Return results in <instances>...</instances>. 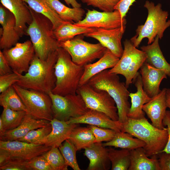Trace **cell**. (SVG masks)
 Returning <instances> with one entry per match:
<instances>
[{
    "label": "cell",
    "instance_id": "603a6c76",
    "mask_svg": "<svg viewBox=\"0 0 170 170\" xmlns=\"http://www.w3.org/2000/svg\"><path fill=\"white\" fill-rule=\"evenodd\" d=\"M50 122L46 120L36 119L26 112L22 122L18 127L0 133V140H18L31 130L44 127Z\"/></svg>",
    "mask_w": 170,
    "mask_h": 170
},
{
    "label": "cell",
    "instance_id": "44dd1931",
    "mask_svg": "<svg viewBox=\"0 0 170 170\" xmlns=\"http://www.w3.org/2000/svg\"><path fill=\"white\" fill-rule=\"evenodd\" d=\"M137 92L130 93L129 97L131 99V104L127 114L128 118L137 119L144 117V112L143 110V105L151 99L144 91L143 86L141 77L138 72L133 79Z\"/></svg>",
    "mask_w": 170,
    "mask_h": 170
},
{
    "label": "cell",
    "instance_id": "ba28073f",
    "mask_svg": "<svg viewBox=\"0 0 170 170\" xmlns=\"http://www.w3.org/2000/svg\"><path fill=\"white\" fill-rule=\"evenodd\" d=\"M123 45L121 57L116 64L108 71L111 73L123 76L126 79V86L128 88L138 70L145 62L146 58L144 53L137 49L130 40L126 39Z\"/></svg>",
    "mask_w": 170,
    "mask_h": 170
},
{
    "label": "cell",
    "instance_id": "83f0119b",
    "mask_svg": "<svg viewBox=\"0 0 170 170\" xmlns=\"http://www.w3.org/2000/svg\"><path fill=\"white\" fill-rule=\"evenodd\" d=\"M64 21L73 23L81 20L85 13L81 8L68 7L59 0H46Z\"/></svg>",
    "mask_w": 170,
    "mask_h": 170
},
{
    "label": "cell",
    "instance_id": "d590c367",
    "mask_svg": "<svg viewBox=\"0 0 170 170\" xmlns=\"http://www.w3.org/2000/svg\"><path fill=\"white\" fill-rule=\"evenodd\" d=\"M68 166L74 170H80L76 158V152L77 151L74 144L68 139H66L59 147Z\"/></svg>",
    "mask_w": 170,
    "mask_h": 170
},
{
    "label": "cell",
    "instance_id": "60d3db41",
    "mask_svg": "<svg viewBox=\"0 0 170 170\" xmlns=\"http://www.w3.org/2000/svg\"><path fill=\"white\" fill-rule=\"evenodd\" d=\"M28 161L21 158L11 156L4 165L0 167V170H30Z\"/></svg>",
    "mask_w": 170,
    "mask_h": 170
},
{
    "label": "cell",
    "instance_id": "f6af8a7d",
    "mask_svg": "<svg viewBox=\"0 0 170 170\" xmlns=\"http://www.w3.org/2000/svg\"><path fill=\"white\" fill-rule=\"evenodd\" d=\"M157 155L160 170H170V153L162 152Z\"/></svg>",
    "mask_w": 170,
    "mask_h": 170
},
{
    "label": "cell",
    "instance_id": "b9f144b4",
    "mask_svg": "<svg viewBox=\"0 0 170 170\" xmlns=\"http://www.w3.org/2000/svg\"><path fill=\"white\" fill-rule=\"evenodd\" d=\"M20 74L14 72L0 76V92H3L19 81Z\"/></svg>",
    "mask_w": 170,
    "mask_h": 170
},
{
    "label": "cell",
    "instance_id": "4dcf8cb0",
    "mask_svg": "<svg viewBox=\"0 0 170 170\" xmlns=\"http://www.w3.org/2000/svg\"><path fill=\"white\" fill-rule=\"evenodd\" d=\"M75 146L77 151L84 149L95 142V138L89 127H75L68 139Z\"/></svg>",
    "mask_w": 170,
    "mask_h": 170
},
{
    "label": "cell",
    "instance_id": "d6986e66",
    "mask_svg": "<svg viewBox=\"0 0 170 170\" xmlns=\"http://www.w3.org/2000/svg\"><path fill=\"white\" fill-rule=\"evenodd\" d=\"M139 72L143 89L150 98L160 92V84L167 76L164 71L156 68L145 62L140 68Z\"/></svg>",
    "mask_w": 170,
    "mask_h": 170
},
{
    "label": "cell",
    "instance_id": "52a82bcc",
    "mask_svg": "<svg viewBox=\"0 0 170 170\" xmlns=\"http://www.w3.org/2000/svg\"><path fill=\"white\" fill-rule=\"evenodd\" d=\"M13 86L26 107L27 113L36 119L50 122L53 119L52 102L48 94L15 84Z\"/></svg>",
    "mask_w": 170,
    "mask_h": 170
},
{
    "label": "cell",
    "instance_id": "f35d334b",
    "mask_svg": "<svg viewBox=\"0 0 170 170\" xmlns=\"http://www.w3.org/2000/svg\"><path fill=\"white\" fill-rule=\"evenodd\" d=\"M95 138L96 142H107L111 140L114 137L116 132L109 128L98 127L90 125L88 126Z\"/></svg>",
    "mask_w": 170,
    "mask_h": 170
},
{
    "label": "cell",
    "instance_id": "cb8c5ba5",
    "mask_svg": "<svg viewBox=\"0 0 170 170\" xmlns=\"http://www.w3.org/2000/svg\"><path fill=\"white\" fill-rule=\"evenodd\" d=\"M120 58L107 49L103 55L97 62L83 66L84 71L80 82V86L86 84L92 77L109 68H112Z\"/></svg>",
    "mask_w": 170,
    "mask_h": 170
},
{
    "label": "cell",
    "instance_id": "9a60e30c",
    "mask_svg": "<svg viewBox=\"0 0 170 170\" xmlns=\"http://www.w3.org/2000/svg\"><path fill=\"white\" fill-rule=\"evenodd\" d=\"M125 28L120 27L111 29L95 28L93 31L83 35L97 40L103 46L120 58L123 51L121 40Z\"/></svg>",
    "mask_w": 170,
    "mask_h": 170
},
{
    "label": "cell",
    "instance_id": "d4e9b609",
    "mask_svg": "<svg viewBox=\"0 0 170 170\" xmlns=\"http://www.w3.org/2000/svg\"><path fill=\"white\" fill-rule=\"evenodd\" d=\"M50 123L52 130L45 139L44 144L51 148H59L68 139L73 130L78 126V124H69L66 122L54 118Z\"/></svg>",
    "mask_w": 170,
    "mask_h": 170
},
{
    "label": "cell",
    "instance_id": "f546056e",
    "mask_svg": "<svg viewBox=\"0 0 170 170\" xmlns=\"http://www.w3.org/2000/svg\"><path fill=\"white\" fill-rule=\"evenodd\" d=\"M105 147L113 146L131 150L139 147H144V142L134 138L129 133L121 131H116L113 138L110 141L102 143Z\"/></svg>",
    "mask_w": 170,
    "mask_h": 170
},
{
    "label": "cell",
    "instance_id": "74e56055",
    "mask_svg": "<svg viewBox=\"0 0 170 170\" xmlns=\"http://www.w3.org/2000/svg\"><path fill=\"white\" fill-rule=\"evenodd\" d=\"M58 148H52L42 155L48 161L52 170H67L68 166Z\"/></svg>",
    "mask_w": 170,
    "mask_h": 170
},
{
    "label": "cell",
    "instance_id": "7bdbcfd3",
    "mask_svg": "<svg viewBox=\"0 0 170 170\" xmlns=\"http://www.w3.org/2000/svg\"><path fill=\"white\" fill-rule=\"evenodd\" d=\"M30 170H52L46 160L42 156L34 157L28 162Z\"/></svg>",
    "mask_w": 170,
    "mask_h": 170
},
{
    "label": "cell",
    "instance_id": "f1b7e54d",
    "mask_svg": "<svg viewBox=\"0 0 170 170\" xmlns=\"http://www.w3.org/2000/svg\"><path fill=\"white\" fill-rule=\"evenodd\" d=\"M35 12L49 19L53 23L54 30L66 22L63 21L46 0H23Z\"/></svg>",
    "mask_w": 170,
    "mask_h": 170
},
{
    "label": "cell",
    "instance_id": "d6a6232c",
    "mask_svg": "<svg viewBox=\"0 0 170 170\" xmlns=\"http://www.w3.org/2000/svg\"><path fill=\"white\" fill-rule=\"evenodd\" d=\"M108 156L112 170H128L131 164L130 150L108 149Z\"/></svg>",
    "mask_w": 170,
    "mask_h": 170
},
{
    "label": "cell",
    "instance_id": "c3c4849f",
    "mask_svg": "<svg viewBox=\"0 0 170 170\" xmlns=\"http://www.w3.org/2000/svg\"><path fill=\"white\" fill-rule=\"evenodd\" d=\"M11 157L10 155L7 150L0 149V167L7 163Z\"/></svg>",
    "mask_w": 170,
    "mask_h": 170
},
{
    "label": "cell",
    "instance_id": "6da1fadb",
    "mask_svg": "<svg viewBox=\"0 0 170 170\" xmlns=\"http://www.w3.org/2000/svg\"><path fill=\"white\" fill-rule=\"evenodd\" d=\"M58 56V50L45 60L35 54L25 75L20 74L15 84L24 88L39 91L48 94L55 87L56 79L54 67Z\"/></svg>",
    "mask_w": 170,
    "mask_h": 170
},
{
    "label": "cell",
    "instance_id": "1f68e13d",
    "mask_svg": "<svg viewBox=\"0 0 170 170\" xmlns=\"http://www.w3.org/2000/svg\"><path fill=\"white\" fill-rule=\"evenodd\" d=\"M95 29L78 26L66 22L54 30V32L56 39L60 43L72 39L78 35L93 31Z\"/></svg>",
    "mask_w": 170,
    "mask_h": 170
},
{
    "label": "cell",
    "instance_id": "ac0fdd59",
    "mask_svg": "<svg viewBox=\"0 0 170 170\" xmlns=\"http://www.w3.org/2000/svg\"><path fill=\"white\" fill-rule=\"evenodd\" d=\"M66 122L69 124H88L110 129L116 131H121L123 125L119 121L112 120L103 112L90 109L84 115L77 117L71 118Z\"/></svg>",
    "mask_w": 170,
    "mask_h": 170
},
{
    "label": "cell",
    "instance_id": "bcb514c9",
    "mask_svg": "<svg viewBox=\"0 0 170 170\" xmlns=\"http://www.w3.org/2000/svg\"><path fill=\"white\" fill-rule=\"evenodd\" d=\"M162 122L164 126H166L167 127L166 128L168 133V139L165 147L159 153L162 152L170 153V111H166Z\"/></svg>",
    "mask_w": 170,
    "mask_h": 170
},
{
    "label": "cell",
    "instance_id": "8fae6325",
    "mask_svg": "<svg viewBox=\"0 0 170 170\" xmlns=\"http://www.w3.org/2000/svg\"><path fill=\"white\" fill-rule=\"evenodd\" d=\"M76 94L81 96L89 109L103 112L112 120L118 121L115 102L106 91L95 89L86 83L79 87Z\"/></svg>",
    "mask_w": 170,
    "mask_h": 170
},
{
    "label": "cell",
    "instance_id": "ee69618b",
    "mask_svg": "<svg viewBox=\"0 0 170 170\" xmlns=\"http://www.w3.org/2000/svg\"><path fill=\"white\" fill-rule=\"evenodd\" d=\"M136 0H120L115 7L114 9L120 12L122 21L126 20L125 17L130 7Z\"/></svg>",
    "mask_w": 170,
    "mask_h": 170
},
{
    "label": "cell",
    "instance_id": "4fadbf2b",
    "mask_svg": "<svg viewBox=\"0 0 170 170\" xmlns=\"http://www.w3.org/2000/svg\"><path fill=\"white\" fill-rule=\"evenodd\" d=\"M126 20L122 21L120 14L117 10L112 12H99L88 9L85 18L74 25L88 28L111 29L126 27Z\"/></svg>",
    "mask_w": 170,
    "mask_h": 170
},
{
    "label": "cell",
    "instance_id": "7a4b0ae2",
    "mask_svg": "<svg viewBox=\"0 0 170 170\" xmlns=\"http://www.w3.org/2000/svg\"><path fill=\"white\" fill-rule=\"evenodd\" d=\"M28 7L32 21L27 27L26 34L30 37L35 54L41 60H45L60 47V43L54 36L51 20Z\"/></svg>",
    "mask_w": 170,
    "mask_h": 170
},
{
    "label": "cell",
    "instance_id": "8992f818",
    "mask_svg": "<svg viewBox=\"0 0 170 170\" xmlns=\"http://www.w3.org/2000/svg\"><path fill=\"white\" fill-rule=\"evenodd\" d=\"M144 7L148 12L146 21L144 24L138 26L135 35L130 40L136 48L144 38L148 39V44L152 43L157 36L161 39L165 31L170 26V20H167L168 13L162 10L161 3L155 5L153 2L146 1Z\"/></svg>",
    "mask_w": 170,
    "mask_h": 170
},
{
    "label": "cell",
    "instance_id": "5b68a950",
    "mask_svg": "<svg viewBox=\"0 0 170 170\" xmlns=\"http://www.w3.org/2000/svg\"><path fill=\"white\" fill-rule=\"evenodd\" d=\"M87 83L95 89L107 92L115 102L118 121L123 124L126 122L130 107V92L125 83L120 81L118 75L110 73L106 69L93 76Z\"/></svg>",
    "mask_w": 170,
    "mask_h": 170
},
{
    "label": "cell",
    "instance_id": "5bb4252c",
    "mask_svg": "<svg viewBox=\"0 0 170 170\" xmlns=\"http://www.w3.org/2000/svg\"><path fill=\"white\" fill-rule=\"evenodd\" d=\"M52 148L45 145L28 143L19 140H0V149L7 150L11 156L21 158L29 161L42 155Z\"/></svg>",
    "mask_w": 170,
    "mask_h": 170
},
{
    "label": "cell",
    "instance_id": "f907efd6",
    "mask_svg": "<svg viewBox=\"0 0 170 170\" xmlns=\"http://www.w3.org/2000/svg\"><path fill=\"white\" fill-rule=\"evenodd\" d=\"M166 102L167 107L170 109V88H167L166 89Z\"/></svg>",
    "mask_w": 170,
    "mask_h": 170
},
{
    "label": "cell",
    "instance_id": "30bf717a",
    "mask_svg": "<svg viewBox=\"0 0 170 170\" xmlns=\"http://www.w3.org/2000/svg\"><path fill=\"white\" fill-rule=\"evenodd\" d=\"M52 102L53 118L66 122L71 118L80 116L89 110L79 94H70L62 96L52 92L48 94Z\"/></svg>",
    "mask_w": 170,
    "mask_h": 170
},
{
    "label": "cell",
    "instance_id": "ab89813d",
    "mask_svg": "<svg viewBox=\"0 0 170 170\" xmlns=\"http://www.w3.org/2000/svg\"><path fill=\"white\" fill-rule=\"evenodd\" d=\"M87 5L98 8L105 12L115 10L116 6L120 0H80Z\"/></svg>",
    "mask_w": 170,
    "mask_h": 170
},
{
    "label": "cell",
    "instance_id": "2e32d148",
    "mask_svg": "<svg viewBox=\"0 0 170 170\" xmlns=\"http://www.w3.org/2000/svg\"><path fill=\"white\" fill-rule=\"evenodd\" d=\"M0 23L3 29L0 39V49L9 48L18 42L20 37L15 29L16 22L14 16L1 4Z\"/></svg>",
    "mask_w": 170,
    "mask_h": 170
},
{
    "label": "cell",
    "instance_id": "e0dca14e",
    "mask_svg": "<svg viewBox=\"0 0 170 170\" xmlns=\"http://www.w3.org/2000/svg\"><path fill=\"white\" fill-rule=\"evenodd\" d=\"M1 4L8 10L16 19L15 29L20 37L26 34V25H30L32 17L29 8L23 0H0Z\"/></svg>",
    "mask_w": 170,
    "mask_h": 170
},
{
    "label": "cell",
    "instance_id": "7402d4cb",
    "mask_svg": "<svg viewBox=\"0 0 170 170\" xmlns=\"http://www.w3.org/2000/svg\"><path fill=\"white\" fill-rule=\"evenodd\" d=\"M84 155L89 163L87 170H107L110 167L108 148L101 142H95L84 149Z\"/></svg>",
    "mask_w": 170,
    "mask_h": 170
},
{
    "label": "cell",
    "instance_id": "3957f363",
    "mask_svg": "<svg viewBox=\"0 0 170 170\" xmlns=\"http://www.w3.org/2000/svg\"><path fill=\"white\" fill-rule=\"evenodd\" d=\"M121 131L128 133L145 143L143 149L148 157L157 155L165 147L168 140L166 128L159 129L150 123L145 117L135 119L128 117Z\"/></svg>",
    "mask_w": 170,
    "mask_h": 170
},
{
    "label": "cell",
    "instance_id": "4316f807",
    "mask_svg": "<svg viewBox=\"0 0 170 170\" xmlns=\"http://www.w3.org/2000/svg\"><path fill=\"white\" fill-rule=\"evenodd\" d=\"M130 153L131 164L128 170H160L157 155L149 158L143 147L130 150Z\"/></svg>",
    "mask_w": 170,
    "mask_h": 170
},
{
    "label": "cell",
    "instance_id": "836d02e7",
    "mask_svg": "<svg viewBox=\"0 0 170 170\" xmlns=\"http://www.w3.org/2000/svg\"><path fill=\"white\" fill-rule=\"evenodd\" d=\"M1 93L0 105L3 108L15 111L24 110L27 112L26 107L13 85Z\"/></svg>",
    "mask_w": 170,
    "mask_h": 170
},
{
    "label": "cell",
    "instance_id": "681fc988",
    "mask_svg": "<svg viewBox=\"0 0 170 170\" xmlns=\"http://www.w3.org/2000/svg\"><path fill=\"white\" fill-rule=\"evenodd\" d=\"M69 6L71 5L73 8H81V5L76 0H64Z\"/></svg>",
    "mask_w": 170,
    "mask_h": 170
},
{
    "label": "cell",
    "instance_id": "7c38bea8",
    "mask_svg": "<svg viewBox=\"0 0 170 170\" xmlns=\"http://www.w3.org/2000/svg\"><path fill=\"white\" fill-rule=\"evenodd\" d=\"M3 53L12 71L20 74L27 72L35 53L31 41L17 42L13 47L3 49Z\"/></svg>",
    "mask_w": 170,
    "mask_h": 170
},
{
    "label": "cell",
    "instance_id": "7dc6e473",
    "mask_svg": "<svg viewBox=\"0 0 170 170\" xmlns=\"http://www.w3.org/2000/svg\"><path fill=\"white\" fill-rule=\"evenodd\" d=\"M12 71L3 52L0 51V76L12 73Z\"/></svg>",
    "mask_w": 170,
    "mask_h": 170
},
{
    "label": "cell",
    "instance_id": "484cf974",
    "mask_svg": "<svg viewBox=\"0 0 170 170\" xmlns=\"http://www.w3.org/2000/svg\"><path fill=\"white\" fill-rule=\"evenodd\" d=\"M159 37L157 36L151 44L140 48L146 56V62L152 67L164 71L170 77V64L163 56L159 44Z\"/></svg>",
    "mask_w": 170,
    "mask_h": 170
},
{
    "label": "cell",
    "instance_id": "9c48e42d",
    "mask_svg": "<svg viewBox=\"0 0 170 170\" xmlns=\"http://www.w3.org/2000/svg\"><path fill=\"white\" fill-rule=\"evenodd\" d=\"M77 36L60 43V47L69 54L72 61L78 65L83 66L100 59L107 49L99 42L90 43Z\"/></svg>",
    "mask_w": 170,
    "mask_h": 170
},
{
    "label": "cell",
    "instance_id": "816d5d0a",
    "mask_svg": "<svg viewBox=\"0 0 170 170\" xmlns=\"http://www.w3.org/2000/svg\"><path fill=\"white\" fill-rule=\"evenodd\" d=\"M3 131V123L2 121L0 119V133H2Z\"/></svg>",
    "mask_w": 170,
    "mask_h": 170
},
{
    "label": "cell",
    "instance_id": "ffe728a7",
    "mask_svg": "<svg viewBox=\"0 0 170 170\" xmlns=\"http://www.w3.org/2000/svg\"><path fill=\"white\" fill-rule=\"evenodd\" d=\"M166 89H162L159 93L145 104L143 107V110L151 121V124L159 129L165 128L162 121L167 108L166 102Z\"/></svg>",
    "mask_w": 170,
    "mask_h": 170
},
{
    "label": "cell",
    "instance_id": "8d00e7d4",
    "mask_svg": "<svg viewBox=\"0 0 170 170\" xmlns=\"http://www.w3.org/2000/svg\"><path fill=\"white\" fill-rule=\"evenodd\" d=\"M52 130L50 123L46 126L30 131L26 135L19 141L33 144L44 145L46 138L50 134Z\"/></svg>",
    "mask_w": 170,
    "mask_h": 170
},
{
    "label": "cell",
    "instance_id": "277c9868",
    "mask_svg": "<svg viewBox=\"0 0 170 170\" xmlns=\"http://www.w3.org/2000/svg\"><path fill=\"white\" fill-rule=\"evenodd\" d=\"M58 52V58L54 67L56 81L52 92L62 96L76 94L80 87L83 66L73 62L69 54L62 48L60 47Z\"/></svg>",
    "mask_w": 170,
    "mask_h": 170
},
{
    "label": "cell",
    "instance_id": "e575fe53",
    "mask_svg": "<svg viewBox=\"0 0 170 170\" xmlns=\"http://www.w3.org/2000/svg\"><path fill=\"white\" fill-rule=\"evenodd\" d=\"M26 113L24 110L15 111L3 108L0 117L3 123L2 133L18 127L22 122Z\"/></svg>",
    "mask_w": 170,
    "mask_h": 170
}]
</instances>
